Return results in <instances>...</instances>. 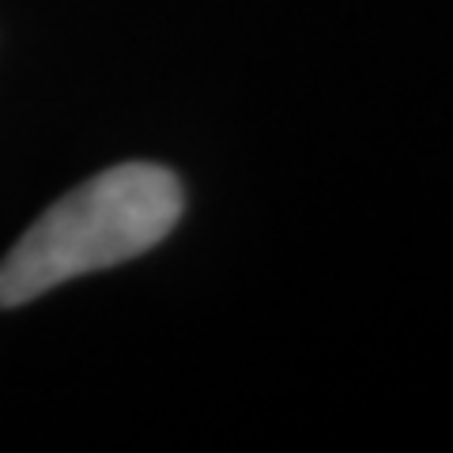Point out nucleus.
<instances>
[{
	"label": "nucleus",
	"mask_w": 453,
	"mask_h": 453,
	"mask_svg": "<svg viewBox=\"0 0 453 453\" xmlns=\"http://www.w3.org/2000/svg\"><path fill=\"white\" fill-rule=\"evenodd\" d=\"M186 208L181 181L155 163H118L65 193L0 261V306H23L65 280L159 246Z\"/></svg>",
	"instance_id": "f257e3e1"
}]
</instances>
